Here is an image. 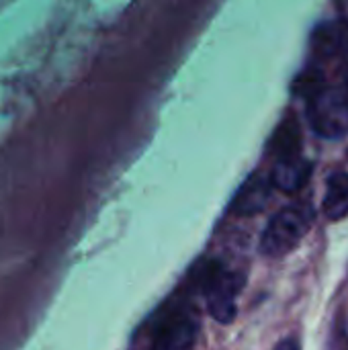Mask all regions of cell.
<instances>
[{
  "instance_id": "obj_6",
  "label": "cell",
  "mask_w": 348,
  "mask_h": 350,
  "mask_svg": "<svg viewBox=\"0 0 348 350\" xmlns=\"http://www.w3.org/2000/svg\"><path fill=\"white\" fill-rule=\"evenodd\" d=\"M312 49L318 59H334L348 51V23L332 18L320 23L312 33Z\"/></svg>"
},
{
  "instance_id": "obj_9",
  "label": "cell",
  "mask_w": 348,
  "mask_h": 350,
  "mask_svg": "<svg viewBox=\"0 0 348 350\" xmlns=\"http://www.w3.org/2000/svg\"><path fill=\"white\" fill-rule=\"evenodd\" d=\"M332 350H348V316L340 318L334 330V347Z\"/></svg>"
},
{
  "instance_id": "obj_13",
  "label": "cell",
  "mask_w": 348,
  "mask_h": 350,
  "mask_svg": "<svg viewBox=\"0 0 348 350\" xmlns=\"http://www.w3.org/2000/svg\"><path fill=\"white\" fill-rule=\"evenodd\" d=\"M347 275H348V273H347Z\"/></svg>"
},
{
  "instance_id": "obj_8",
  "label": "cell",
  "mask_w": 348,
  "mask_h": 350,
  "mask_svg": "<svg viewBox=\"0 0 348 350\" xmlns=\"http://www.w3.org/2000/svg\"><path fill=\"white\" fill-rule=\"evenodd\" d=\"M322 213L330 221H343L348 217V172L334 170L326 178V191L322 199Z\"/></svg>"
},
{
  "instance_id": "obj_11",
  "label": "cell",
  "mask_w": 348,
  "mask_h": 350,
  "mask_svg": "<svg viewBox=\"0 0 348 350\" xmlns=\"http://www.w3.org/2000/svg\"><path fill=\"white\" fill-rule=\"evenodd\" d=\"M345 88L348 90V66H347V70H345Z\"/></svg>"
},
{
  "instance_id": "obj_12",
  "label": "cell",
  "mask_w": 348,
  "mask_h": 350,
  "mask_svg": "<svg viewBox=\"0 0 348 350\" xmlns=\"http://www.w3.org/2000/svg\"><path fill=\"white\" fill-rule=\"evenodd\" d=\"M347 158H348V152H347Z\"/></svg>"
},
{
  "instance_id": "obj_7",
  "label": "cell",
  "mask_w": 348,
  "mask_h": 350,
  "mask_svg": "<svg viewBox=\"0 0 348 350\" xmlns=\"http://www.w3.org/2000/svg\"><path fill=\"white\" fill-rule=\"evenodd\" d=\"M271 193H273V185L269 174L254 172L236 193L232 201V211L236 215H256L269 205Z\"/></svg>"
},
{
  "instance_id": "obj_10",
  "label": "cell",
  "mask_w": 348,
  "mask_h": 350,
  "mask_svg": "<svg viewBox=\"0 0 348 350\" xmlns=\"http://www.w3.org/2000/svg\"><path fill=\"white\" fill-rule=\"evenodd\" d=\"M275 350H302V345H299V340L295 336H287L275 347Z\"/></svg>"
},
{
  "instance_id": "obj_3",
  "label": "cell",
  "mask_w": 348,
  "mask_h": 350,
  "mask_svg": "<svg viewBox=\"0 0 348 350\" xmlns=\"http://www.w3.org/2000/svg\"><path fill=\"white\" fill-rule=\"evenodd\" d=\"M308 123L322 139L348 135V90L345 86H322L308 96Z\"/></svg>"
},
{
  "instance_id": "obj_2",
  "label": "cell",
  "mask_w": 348,
  "mask_h": 350,
  "mask_svg": "<svg viewBox=\"0 0 348 350\" xmlns=\"http://www.w3.org/2000/svg\"><path fill=\"white\" fill-rule=\"evenodd\" d=\"M316 221V209L310 199H297L279 209L260 236V254L267 258H283L293 252L310 234Z\"/></svg>"
},
{
  "instance_id": "obj_4",
  "label": "cell",
  "mask_w": 348,
  "mask_h": 350,
  "mask_svg": "<svg viewBox=\"0 0 348 350\" xmlns=\"http://www.w3.org/2000/svg\"><path fill=\"white\" fill-rule=\"evenodd\" d=\"M244 273L238 269L226 267L222 262H215L203 283L205 291V304L213 320L219 324H232L238 314V297L244 289Z\"/></svg>"
},
{
  "instance_id": "obj_1",
  "label": "cell",
  "mask_w": 348,
  "mask_h": 350,
  "mask_svg": "<svg viewBox=\"0 0 348 350\" xmlns=\"http://www.w3.org/2000/svg\"><path fill=\"white\" fill-rule=\"evenodd\" d=\"M271 154L275 158L269 174L273 189L287 195L299 193L312 176L314 164L304 154L302 125L293 113H289L277 127L271 142Z\"/></svg>"
},
{
  "instance_id": "obj_5",
  "label": "cell",
  "mask_w": 348,
  "mask_h": 350,
  "mask_svg": "<svg viewBox=\"0 0 348 350\" xmlns=\"http://www.w3.org/2000/svg\"><path fill=\"white\" fill-rule=\"evenodd\" d=\"M199 336V318L193 310L174 312L160 328L152 350H195Z\"/></svg>"
}]
</instances>
